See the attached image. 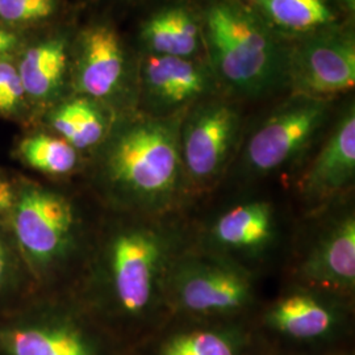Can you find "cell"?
I'll use <instances>...</instances> for the list:
<instances>
[{
  "mask_svg": "<svg viewBox=\"0 0 355 355\" xmlns=\"http://www.w3.org/2000/svg\"><path fill=\"white\" fill-rule=\"evenodd\" d=\"M180 114L123 116L94 150L89 187L104 208L158 209L173 202L186 175L180 157Z\"/></svg>",
  "mask_w": 355,
  "mask_h": 355,
  "instance_id": "6da1fadb",
  "label": "cell"
},
{
  "mask_svg": "<svg viewBox=\"0 0 355 355\" xmlns=\"http://www.w3.org/2000/svg\"><path fill=\"white\" fill-rule=\"evenodd\" d=\"M104 208V207H103ZM85 261L69 288L94 316L140 318L165 284L170 242L125 212L104 208Z\"/></svg>",
  "mask_w": 355,
  "mask_h": 355,
  "instance_id": "7a4b0ae2",
  "label": "cell"
},
{
  "mask_svg": "<svg viewBox=\"0 0 355 355\" xmlns=\"http://www.w3.org/2000/svg\"><path fill=\"white\" fill-rule=\"evenodd\" d=\"M7 228L38 290H69L89 249L95 224L58 180L17 173Z\"/></svg>",
  "mask_w": 355,
  "mask_h": 355,
  "instance_id": "3957f363",
  "label": "cell"
},
{
  "mask_svg": "<svg viewBox=\"0 0 355 355\" xmlns=\"http://www.w3.org/2000/svg\"><path fill=\"white\" fill-rule=\"evenodd\" d=\"M207 64L217 83L243 98L288 85V46L243 0H209L200 15Z\"/></svg>",
  "mask_w": 355,
  "mask_h": 355,
  "instance_id": "277c9868",
  "label": "cell"
},
{
  "mask_svg": "<svg viewBox=\"0 0 355 355\" xmlns=\"http://www.w3.org/2000/svg\"><path fill=\"white\" fill-rule=\"evenodd\" d=\"M70 290H37L0 316V355H103Z\"/></svg>",
  "mask_w": 355,
  "mask_h": 355,
  "instance_id": "5b68a950",
  "label": "cell"
},
{
  "mask_svg": "<svg viewBox=\"0 0 355 355\" xmlns=\"http://www.w3.org/2000/svg\"><path fill=\"white\" fill-rule=\"evenodd\" d=\"M329 111V99L295 94L250 135L242 157L246 170L268 175L291 164L316 139Z\"/></svg>",
  "mask_w": 355,
  "mask_h": 355,
  "instance_id": "8992f818",
  "label": "cell"
},
{
  "mask_svg": "<svg viewBox=\"0 0 355 355\" xmlns=\"http://www.w3.org/2000/svg\"><path fill=\"white\" fill-rule=\"evenodd\" d=\"M241 135V114L233 103L207 98L182 117L180 157L186 179L196 186L211 184L223 174Z\"/></svg>",
  "mask_w": 355,
  "mask_h": 355,
  "instance_id": "52a82bcc",
  "label": "cell"
},
{
  "mask_svg": "<svg viewBox=\"0 0 355 355\" xmlns=\"http://www.w3.org/2000/svg\"><path fill=\"white\" fill-rule=\"evenodd\" d=\"M288 46V85L295 94L329 99L355 85V41L350 29L331 26Z\"/></svg>",
  "mask_w": 355,
  "mask_h": 355,
  "instance_id": "ba28073f",
  "label": "cell"
},
{
  "mask_svg": "<svg viewBox=\"0 0 355 355\" xmlns=\"http://www.w3.org/2000/svg\"><path fill=\"white\" fill-rule=\"evenodd\" d=\"M165 286L178 306L193 315L232 313L253 297L250 274L224 259H183L167 271Z\"/></svg>",
  "mask_w": 355,
  "mask_h": 355,
  "instance_id": "9c48e42d",
  "label": "cell"
},
{
  "mask_svg": "<svg viewBox=\"0 0 355 355\" xmlns=\"http://www.w3.org/2000/svg\"><path fill=\"white\" fill-rule=\"evenodd\" d=\"M71 51L74 95L102 103L114 114L128 80L127 51L116 28L108 23L86 26Z\"/></svg>",
  "mask_w": 355,
  "mask_h": 355,
  "instance_id": "30bf717a",
  "label": "cell"
},
{
  "mask_svg": "<svg viewBox=\"0 0 355 355\" xmlns=\"http://www.w3.org/2000/svg\"><path fill=\"white\" fill-rule=\"evenodd\" d=\"M141 94L154 116L183 114L209 98L217 80L200 58L145 54L140 70Z\"/></svg>",
  "mask_w": 355,
  "mask_h": 355,
  "instance_id": "8fae6325",
  "label": "cell"
},
{
  "mask_svg": "<svg viewBox=\"0 0 355 355\" xmlns=\"http://www.w3.org/2000/svg\"><path fill=\"white\" fill-rule=\"evenodd\" d=\"M71 49L66 35H51L29 45L16 64L37 117L64 99V89L70 83Z\"/></svg>",
  "mask_w": 355,
  "mask_h": 355,
  "instance_id": "7c38bea8",
  "label": "cell"
},
{
  "mask_svg": "<svg viewBox=\"0 0 355 355\" xmlns=\"http://www.w3.org/2000/svg\"><path fill=\"white\" fill-rule=\"evenodd\" d=\"M300 277L328 291L350 293L355 287V218L334 221L306 255Z\"/></svg>",
  "mask_w": 355,
  "mask_h": 355,
  "instance_id": "4fadbf2b",
  "label": "cell"
},
{
  "mask_svg": "<svg viewBox=\"0 0 355 355\" xmlns=\"http://www.w3.org/2000/svg\"><path fill=\"white\" fill-rule=\"evenodd\" d=\"M355 177V111L349 105L337 120L303 179L308 198H329L347 189Z\"/></svg>",
  "mask_w": 355,
  "mask_h": 355,
  "instance_id": "5bb4252c",
  "label": "cell"
},
{
  "mask_svg": "<svg viewBox=\"0 0 355 355\" xmlns=\"http://www.w3.org/2000/svg\"><path fill=\"white\" fill-rule=\"evenodd\" d=\"M40 119L46 130L73 145L78 152H94L107 139L116 114L102 103L71 95L48 108Z\"/></svg>",
  "mask_w": 355,
  "mask_h": 355,
  "instance_id": "9a60e30c",
  "label": "cell"
},
{
  "mask_svg": "<svg viewBox=\"0 0 355 355\" xmlns=\"http://www.w3.org/2000/svg\"><path fill=\"white\" fill-rule=\"evenodd\" d=\"M140 40L146 54L199 58L204 49L200 15L183 3L165 6L142 23Z\"/></svg>",
  "mask_w": 355,
  "mask_h": 355,
  "instance_id": "2e32d148",
  "label": "cell"
},
{
  "mask_svg": "<svg viewBox=\"0 0 355 355\" xmlns=\"http://www.w3.org/2000/svg\"><path fill=\"white\" fill-rule=\"evenodd\" d=\"M279 37L302 38L338 26L331 0H243Z\"/></svg>",
  "mask_w": 355,
  "mask_h": 355,
  "instance_id": "e0dca14e",
  "label": "cell"
},
{
  "mask_svg": "<svg viewBox=\"0 0 355 355\" xmlns=\"http://www.w3.org/2000/svg\"><path fill=\"white\" fill-rule=\"evenodd\" d=\"M275 233L271 204L254 200L239 204L220 216L212 228V239L230 252L255 253L265 249Z\"/></svg>",
  "mask_w": 355,
  "mask_h": 355,
  "instance_id": "ac0fdd59",
  "label": "cell"
},
{
  "mask_svg": "<svg viewBox=\"0 0 355 355\" xmlns=\"http://www.w3.org/2000/svg\"><path fill=\"white\" fill-rule=\"evenodd\" d=\"M272 329L295 340H318L334 328L337 316L329 305L308 292L282 297L267 312Z\"/></svg>",
  "mask_w": 355,
  "mask_h": 355,
  "instance_id": "d6986e66",
  "label": "cell"
},
{
  "mask_svg": "<svg viewBox=\"0 0 355 355\" xmlns=\"http://www.w3.org/2000/svg\"><path fill=\"white\" fill-rule=\"evenodd\" d=\"M17 159L41 178L66 180L82 168V153L49 130H33L15 149Z\"/></svg>",
  "mask_w": 355,
  "mask_h": 355,
  "instance_id": "ffe728a7",
  "label": "cell"
},
{
  "mask_svg": "<svg viewBox=\"0 0 355 355\" xmlns=\"http://www.w3.org/2000/svg\"><path fill=\"white\" fill-rule=\"evenodd\" d=\"M37 290L10 229L0 223V316L21 304Z\"/></svg>",
  "mask_w": 355,
  "mask_h": 355,
  "instance_id": "44dd1931",
  "label": "cell"
},
{
  "mask_svg": "<svg viewBox=\"0 0 355 355\" xmlns=\"http://www.w3.org/2000/svg\"><path fill=\"white\" fill-rule=\"evenodd\" d=\"M161 355H240L233 338L218 330L179 333L164 345Z\"/></svg>",
  "mask_w": 355,
  "mask_h": 355,
  "instance_id": "7402d4cb",
  "label": "cell"
},
{
  "mask_svg": "<svg viewBox=\"0 0 355 355\" xmlns=\"http://www.w3.org/2000/svg\"><path fill=\"white\" fill-rule=\"evenodd\" d=\"M0 119L21 124H33L37 119L11 57L0 60Z\"/></svg>",
  "mask_w": 355,
  "mask_h": 355,
  "instance_id": "603a6c76",
  "label": "cell"
},
{
  "mask_svg": "<svg viewBox=\"0 0 355 355\" xmlns=\"http://www.w3.org/2000/svg\"><path fill=\"white\" fill-rule=\"evenodd\" d=\"M60 10V0H0V24L15 31L40 26Z\"/></svg>",
  "mask_w": 355,
  "mask_h": 355,
  "instance_id": "cb8c5ba5",
  "label": "cell"
},
{
  "mask_svg": "<svg viewBox=\"0 0 355 355\" xmlns=\"http://www.w3.org/2000/svg\"><path fill=\"white\" fill-rule=\"evenodd\" d=\"M17 193V173H7L0 168V223L7 224Z\"/></svg>",
  "mask_w": 355,
  "mask_h": 355,
  "instance_id": "d4e9b609",
  "label": "cell"
},
{
  "mask_svg": "<svg viewBox=\"0 0 355 355\" xmlns=\"http://www.w3.org/2000/svg\"><path fill=\"white\" fill-rule=\"evenodd\" d=\"M21 41L23 38L20 31H15L0 24V60L11 57L13 51L20 48Z\"/></svg>",
  "mask_w": 355,
  "mask_h": 355,
  "instance_id": "484cf974",
  "label": "cell"
},
{
  "mask_svg": "<svg viewBox=\"0 0 355 355\" xmlns=\"http://www.w3.org/2000/svg\"><path fill=\"white\" fill-rule=\"evenodd\" d=\"M341 3V7L345 8V11L349 13H354L355 11V0H338Z\"/></svg>",
  "mask_w": 355,
  "mask_h": 355,
  "instance_id": "4316f807",
  "label": "cell"
}]
</instances>
